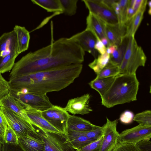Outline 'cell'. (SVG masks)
<instances>
[{"mask_svg":"<svg viewBox=\"0 0 151 151\" xmlns=\"http://www.w3.org/2000/svg\"><path fill=\"white\" fill-rule=\"evenodd\" d=\"M85 52L70 37H62L30 52L15 63L9 78L72 64L82 63Z\"/></svg>","mask_w":151,"mask_h":151,"instance_id":"1","label":"cell"},{"mask_svg":"<svg viewBox=\"0 0 151 151\" xmlns=\"http://www.w3.org/2000/svg\"><path fill=\"white\" fill-rule=\"evenodd\" d=\"M83 67L82 63L74 64L10 78V90L42 94L58 91L79 76Z\"/></svg>","mask_w":151,"mask_h":151,"instance_id":"2","label":"cell"},{"mask_svg":"<svg viewBox=\"0 0 151 151\" xmlns=\"http://www.w3.org/2000/svg\"><path fill=\"white\" fill-rule=\"evenodd\" d=\"M139 82L136 74H119L101 97V104L107 108L137 100Z\"/></svg>","mask_w":151,"mask_h":151,"instance_id":"3","label":"cell"},{"mask_svg":"<svg viewBox=\"0 0 151 151\" xmlns=\"http://www.w3.org/2000/svg\"><path fill=\"white\" fill-rule=\"evenodd\" d=\"M146 60L143 50L138 45L134 37H129L125 53L119 67L120 74H136L139 67L145 66Z\"/></svg>","mask_w":151,"mask_h":151,"instance_id":"4","label":"cell"},{"mask_svg":"<svg viewBox=\"0 0 151 151\" xmlns=\"http://www.w3.org/2000/svg\"><path fill=\"white\" fill-rule=\"evenodd\" d=\"M19 54L16 34L13 30L0 36V72L4 73L12 70Z\"/></svg>","mask_w":151,"mask_h":151,"instance_id":"5","label":"cell"},{"mask_svg":"<svg viewBox=\"0 0 151 151\" xmlns=\"http://www.w3.org/2000/svg\"><path fill=\"white\" fill-rule=\"evenodd\" d=\"M9 93L17 101L24 109L31 108L41 112L47 110L54 105L50 101L47 94L11 90Z\"/></svg>","mask_w":151,"mask_h":151,"instance_id":"6","label":"cell"},{"mask_svg":"<svg viewBox=\"0 0 151 151\" xmlns=\"http://www.w3.org/2000/svg\"><path fill=\"white\" fill-rule=\"evenodd\" d=\"M35 127L36 132L42 137L44 141L45 151L73 150L68 141L66 135L63 133L44 132Z\"/></svg>","mask_w":151,"mask_h":151,"instance_id":"7","label":"cell"},{"mask_svg":"<svg viewBox=\"0 0 151 151\" xmlns=\"http://www.w3.org/2000/svg\"><path fill=\"white\" fill-rule=\"evenodd\" d=\"M0 112L7 125L15 132L18 138L35 131L33 125L10 109L0 106Z\"/></svg>","mask_w":151,"mask_h":151,"instance_id":"8","label":"cell"},{"mask_svg":"<svg viewBox=\"0 0 151 151\" xmlns=\"http://www.w3.org/2000/svg\"><path fill=\"white\" fill-rule=\"evenodd\" d=\"M41 113L42 116L51 125L62 133L67 135V124L69 114L64 108L54 105Z\"/></svg>","mask_w":151,"mask_h":151,"instance_id":"9","label":"cell"},{"mask_svg":"<svg viewBox=\"0 0 151 151\" xmlns=\"http://www.w3.org/2000/svg\"><path fill=\"white\" fill-rule=\"evenodd\" d=\"M86 6L91 12L106 23L115 24L118 23L117 16L112 9L107 6L102 0H83Z\"/></svg>","mask_w":151,"mask_h":151,"instance_id":"10","label":"cell"},{"mask_svg":"<svg viewBox=\"0 0 151 151\" xmlns=\"http://www.w3.org/2000/svg\"><path fill=\"white\" fill-rule=\"evenodd\" d=\"M151 137V126L139 124L119 133L117 142L136 144L143 140H150Z\"/></svg>","mask_w":151,"mask_h":151,"instance_id":"11","label":"cell"},{"mask_svg":"<svg viewBox=\"0 0 151 151\" xmlns=\"http://www.w3.org/2000/svg\"><path fill=\"white\" fill-rule=\"evenodd\" d=\"M117 120L113 121L106 118L103 126V134L100 151H112L117 143L119 133L117 131Z\"/></svg>","mask_w":151,"mask_h":151,"instance_id":"12","label":"cell"},{"mask_svg":"<svg viewBox=\"0 0 151 151\" xmlns=\"http://www.w3.org/2000/svg\"><path fill=\"white\" fill-rule=\"evenodd\" d=\"M85 52L91 54L95 58L98 56V53L94 48L96 38L90 30L86 29L70 37Z\"/></svg>","mask_w":151,"mask_h":151,"instance_id":"13","label":"cell"},{"mask_svg":"<svg viewBox=\"0 0 151 151\" xmlns=\"http://www.w3.org/2000/svg\"><path fill=\"white\" fill-rule=\"evenodd\" d=\"M18 139V145L23 151H45L43 139L36 130Z\"/></svg>","mask_w":151,"mask_h":151,"instance_id":"14","label":"cell"},{"mask_svg":"<svg viewBox=\"0 0 151 151\" xmlns=\"http://www.w3.org/2000/svg\"><path fill=\"white\" fill-rule=\"evenodd\" d=\"M91 96L89 93L84 94L69 100L65 110L72 114L85 115L89 114L92 109L89 105Z\"/></svg>","mask_w":151,"mask_h":151,"instance_id":"15","label":"cell"},{"mask_svg":"<svg viewBox=\"0 0 151 151\" xmlns=\"http://www.w3.org/2000/svg\"><path fill=\"white\" fill-rule=\"evenodd\" d=\"M31 123L44 132L62 133L48 122L42 115L41 111L31 108L24 109Z\"/></svg>","mask_w":151,"mask_h":151,"instance_id":"16","label":"cell"},{"mask_svg":"<svg viewBox=\"0 0 151 151\" xmlns=\"http://www.w3.org/2000/svg\"><path fill=\"white\" fill-rule=\"evenodd\" d=\"M105 31L106 37L111 45L117 46L121 43L125 36L126 28L125 24L105 23Z\"/></svg>","mask_w":151,"mask_h":151,"instance_id":"17","label":"cell"},{"mask_svg":"<svg viewBox=\"0 0 151 151\" xmlns=\"http://www.w3.org/2000/svg\"><path fill=\"white\" fill-rule=\"evenodd\" d=\"M105 23L97 16L89 12L86 18V29L91 31L96 38L101 40L103 38L106 37Z\"/></svg>","mask_w":151,"mask_h":151,"instance_id":"18","label":"cell"},{"mask_svg":"<svg viewBox=\"0 0 151 151\" xmlns=\"http://www.w3.org/2000/svg\"><path fill=\"white\" fill-rule=\"evenodd\" d=\"M96 125L81 117L69 114L67 122L68 131L84 132L93 130Z\"/></svg>","mask_w":151,"mask_h":151,"instance_id":"19","label":"cell"},{"mask_svg":"<svg viewBox=\"0 0 151 151\" xmlns=\"http://www.w3.org/2000/svg\"><path fill=\"white\" fill-rule=\"evenodd\" d=\"M147 1V0H144L139 10L125 24L126 28L125 36L134 37L135 34L143 19Z\"/></svg>","mask_w":151,"mask_h":151,"instance_id":"20","label":"cell"},{"mask_svg":"<svg viewBox=\"0 0 151 151\" xmlns=\"http://www.w3.org/2000/svg\"><path fill=\"white\" fill-rule=\"evenodd\" d=\"M0 106L10 109L31 123L24 107L9 93L0 100Z\"/></svg>","mask_w":151,"mask_h":151,"instance_id":"21","label":"cell"},{"mask_svg":"<svg viewBox=\"0 0 151 151\" xmlns=\"http://www.w3.org/2000/svg\"><path fill=\"white\" fill-rule=\"evenodd\" d=\"M13 30L16 35L18 52L19 54L28 48L30 39L29 32L24 27L18 25L15 26Z\"/></svg>","mask_w":151,"mask_h":151,"instance_id":"22","label":"cell"},{"mask_svg":"<svg viewBox=\"0 0 151 151\" xmlns=\"http://www.w3.org/2000/svg\"><path fill=\"white\" fill-rule=\"evenodd\" d=\"M66 136L70 145L73 149L76 150L93 141L88 138L84 132L68 131Z\"/></svg>","mask_w":151,"mask_h":151,"instance_id":"23","label":"cell"},{"mask_svg":"<svg viewBox=\"0 0 151 151\" xmlns=\"http://www.w3.org/2000/svg\"><path fill=\"white\" fill-rule=\"evenodd\" d=\"M115 76L99 79L95 78L90 81L89 84L92 88L98 92L101 97L110 88Z\"/></svg>","mask_w":151,"mask_h":151,"instance_id":"24","label":"cell"},{"mask_svg":"<svg viewBox=\"0 0 151 151\" xmlns=\"http://www.w3.org/2000/svg\"><path fill=\"white\" fill-rule=\"evenodd\" d=\"M31 1L48 12L58 14L63 13V9L60 0H32Z\"/></svg>","mask_w":151,"mask_h":151,"instance_id":"25","label":"cell"},{"mask_svg":"<svg viewBox=\"0 0 151 151\" xmlns=\"http://www.w3.org/2000/svg\"><path fill=\"white\" fill-rule=\"evenodd\" d=\"M129 37L125 36L121 43L117 46L113 53L110 55L109 62L118 66L120 65L125 53Z\"/></svg>","mask_w":151,"mask_h":151,"instance_id":"26","label":"cell"},{"mask_svg":"<svg viewBox=\"0 0 151 151\" xmlns=\"http://www.w3.org/2000/svg\"><path fill=\"white\" fill-rule=\"evenodd\" d=\"M110 59V55L106 52L103 54L99 55L88 65L96 74L107 65Z\"/></svg>","mask_w":151,"mask_h":151,"instance_id":"27","label":"cell"},{"mask_svg":"<svg viewBox=\"0 0 151 151\" xmlns=\"http://www.w3.org/2000/svg\"><path fill=\"white\" fill-rule=\"evenodd\" d=\"M120 73L119 67L109 61L98 73L95 78L99 79L115 76Z\"/></svg>","mask_w":151,"mask_h":151,"instance_id":"28","label":"cell"},{"mask_svg":"<svg viewBox=\"0 0 151 151\" xmlns=\"http://www.w3.org/2000/svg\"><path fill=\"white\" fill-rule=\"evenodd\" d=\"M63 13L69 16H73L76 12L78 0H60Z\"/></svg>","mask_w":151,"mask_h":151,"instance_id":"29","label":"cell"},{"mask_svg":"<svg viewBox=\"0 0 151 151\" xmlns=\"http://www.w3.org/2000/svg\"><path fill=\"white\" fill-rule=\"evenodd\" d=\"M133 120L142 125L151 126V111L145 110L137 114L134 116Z\"/></svg>","mask_w":151,"mask_h":151,"instance_id":"30","label":"cell"},{"mask_svg":"<svg viewBox=\"0 0 151 151\" xmlns=\"http://www.w3.org/2000/svg\"><path fill=\"white\" fill-rule=\"evenodd\" d=\"M18 140L16 133L10 126L7 125L4 132L3 142L7 144L18 145Z\"/></svg>","mask_w":151,"mask_h":151,"instance_id":"31","label":"cell"},{"mask_svg":"<svg viewBox=\"0 0 151 151\" xmlns=\"http://www.w3.org/2000/svg\"><path fill=\"white\" fill-rule=\"evenodd\" d=\"M129 0H118L120 6L119 16L118 24L124 25L127 21V12L129 7Z\"/></svg>","mask_w":151,"mask_h":151,"instance_id":"32","label":"cell"},{"mask_svg":"<svg viewBox=\"0 0 151 151\" xmlns=\"http://www.w3.org/2000/svg\"><path fill=\"white\" fill-rule=\"evenodd\" d=\"M85 135L93 141H96L101 138L103 134V126H96L92 130L84 132Z\"/></svg>","mask_w":151,"mask_h":151,"instance_id":"33","label":"cell"},{"mask_svg":"<svg viewBox=\"0 0 151 151\" xmlns=\"http://www.w3.org/2000/svg\"><path fill=\"white\" fill-rule=\"evenodd\" d=\"M112 151H141L136 144L118 143Z\"/></svg>","mask_w":151,"mask_h":151,"instance_id":"34","label":"cell"},{"mask_svg":"<svg viewBox=\"0 0 151 151\" xmlns=\"http://www.w3.org/2000/svg\"><path fill=\"white\" fill-rule=\"evenodd\" d=\"M103 136L99 139L93 141L76 151H100Z\"/></svg>","mask_w":151,"mask_h":151,"instance_id":"35","label":"cell"},{"mask_svg":"<svg viewBox=\"0 0 151 151\" xmlns=\"http://www.w3.org/2000/svg\"><path fill=\"white\" fill-rule=\"evenodd\" d=\"M0 72V100L8 94L10 90L9 81L3 78Z\"/></svg>","mask_w":151,"mask_h":151,"instance_id":"36","label":"cell"},{"mask_svg":"<svg viewBox=\"0 0 151 151\" xmlns=\"http://www.w3.org/2000/svg\"><path fill=\"white\" fill-rule=\"evenodd\" d=\"M134 117V114L132 112L129 110H126L121 114L119 119L122 123L128 124L132 122Z\"/></svg>","mask_w":151,"mask_h":151,"instance_id":"37","label":"cell"},{"mask_svg":"<svg viewBox=\"0 0 151 151\" xmlns=\"http://www.w3.org/2000/svg\"><path fill=\"white\" fill-rule=\"evenodd\" d=\"M136 144L141 151H151V142L150 140H143Z\"/></svg>","mask_w":151,"mask_h":151,"instance_id":"38","label":"cell"},{"mask_svg":"<svg viewBox=\"0 0 151 151\" xmlns=\"http://www.w3.org/2000/svg\"><path fill=\"white\" fill-rule=\"evenodd\" d=\"M2 151H23L18 145L5 143L3 142L2 145Z\"/></svg>","mask_w":151,"mask_h":151,"instance_id":"39","label":"cell"},{"mask_svg":"<svg viewBox=\"0 0 151 151\" xmlns=\"http://www.w3.org/2000/svg\"><path fill=\"white\" fill-rule=\"evenodd\" d=\"M94 48L100 55L103 54L106 52V47L104 45L101 40L99 38H96Z\"/></svg>","mask_w":151,"mask_h":151,"instance_id":"40","label":"cell"},{"mask_svg":"<svg viewBox=\"0 0 151 151\" xmlns=\"http://www.w3.org/2000/svg\"><path fill=\"white\" fill-rule=\"evenodd\" d=\"M144 0H134L132 8L135 14L139 10L142 6Z\"/></svg>","mask_w":151,"mask_h":151,"instance_id":"41","label":"cell"},{"mask_svg":"<svg viewBox=\"0 0 151 151\" xmlns=\"http://www.w3.org/2000/svg\"><path fill=\"white\" fill-rule=\"evenodd\" d=\"M0 126L3 129V130L4 131L6 130L7 126V124L4 118L2 116L0 112Z\"/></svg>","mask_w":151,"mask_h":151,"instance_id":"42","label":"cell"},{"mask_svg":"<svg viewBox=\"0 0 151 151\" xmlns=\"http://www.w3.org/2000/svg\"><path fill=\"white\" fill-rule=\"evenodd\" d=\"M117 46L116 45H111L106 48V52L111 55L116 50Z\"/></svg>","mask_w":151,"mask_h":151,"instance_id":"43","label":"cell"},{"mask_svg":"<svg viewBox=\"0 0 151 151\" xmlns=\"http://www.w3.org/2000/svg\"><path fill=\"white\" fill-rule=\"evenodd\" d=\"M100 40L106 48L111 45L106 37L103 38Z\"/></svg>","mask_w":151,"mask_h":151,"instance_id":"44","label":"cell"},{"mask_svg":"<svg viewBox=\"0 0 151 151\" xmlns=\"http://www.w3.org/2000/svg\"><path fill=\"white\" fill-rule=\"evenodd\" d=\"M4 135V131L0 126V137L3 143V138Z\"/></svg>","mask_w":151,"mask_h":151,"instance_id":"45","label":"cell"},{"mask_svg":"<svg viewBox=\"0 0 151 151\" xmlns=\"http://www.w3.org/2000/svg\"><path fill=\"white\" fill-rule=\"evenodd\" d=\"M147 4H148L149 7L148 13L149 15H150L151 14V1L150 0L147 2Z\"/></svg>","mask_w":151,"mask_h":151,"instance_id":"46","label":"cell"},{"mask_svg":"<svg viewBox=\"0 0 151 151\" xmlns=\"http://www.w3.org/2000/svg\"><path fill=\"white\" fill-rule=\"evenodd\" d=\"M2 144L0 141V151H2Z\"/></svg>","mask_w":151,"mask_h":151,"instance_id":"47","label":"cell"},{"mask_svg":"<svg viewBox=\"0 0 151 151\" xmlns=\"http://www.w3.org/2000/svg\"><path fill=\"white\" fill-rule=\"evenodd\" d=\"M0 141L1 142V143H2V141L0 138Z\"/></svg>","mask_w":151,"mask_h":151,"instance_id":"48","label":"cell"}]
</instances>
